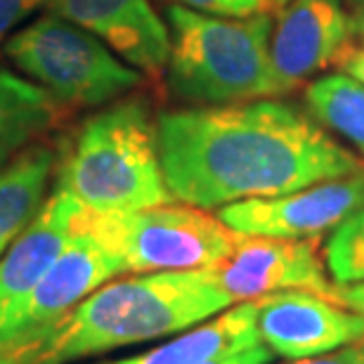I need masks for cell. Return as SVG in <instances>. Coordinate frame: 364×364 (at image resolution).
I'll return each instance as SVG.
<instances>
[{
    "label": "cell",
    "instance_id": "15",
    "mask_svg": "<svg viewBox=\"0 0 364 364\" xmlns=\"http://www.w3.org/2000/svg\"><path fill=\"white\" fill-rule=\"evenodd\" d=\"M57 154L60 147L38 140L0 166V258L46 203Z\"/></svg>",
    "mask_w": 364,
    "mask_h": 364
},
{
    "label": "cell",
    "instance_id": "7",
    "mask_svg": "<svg viewBox=\"0 0 364 364\" xmlns=\"http://www.w3.org/2000/svg\"><path fill=\"white\" fill-rule=\"evenodd\" d=\"M364 206V171L315 182L296 192L244 199L218 208V218L237 235L322 239Z\"/></svg>",
    "mask_w": 364,
    "mask_h": 364
},
{
    "label": "cell",
    "instance_id": "20",
    "mask_svg": "<svg viewBox=\"0 0 364 364\" xmlns=\"http://www.w3.org/2000/svg\"><path fill=\"white\" fill-rule=\"evenodd\" d=\"M41 7H46V0H0V48L14 28Z\"/></svg>",
    "mask_w": 364,
    "mask_h": 364
},
{
    "label": "cell",
    "instance_id": "6",
    "mask_svg": "<svg viewBox=\"0 0 364 364\" xmlns=\"http://www.w3.org/2000/svg\"><path fill=\"white\" fill-rule=\"evenodd\" d=\"M3 53L62 107L97 109L142 85V74L85 28L48 12L14 31Z\"/></svg>",
    "mask_w": 364,
    "mask_h": 364
},
{
    "label": "cell",
    "instance_id": "10",
    "mask_svg": "<svg viewBox=\"0 0 364 364\" xmlns=\"http://www.w3.org/2000/svg\"><path fill=\"white\" fill-rule=\"evenodd\" d=\"M355 19L343 0H289L272 21L270 57L287 92L338 67L353 46Z\"/></svg>",
    "mask_w": 364,
    "mask_h": 364
},
{
    "label": "cell",
    "instance_id": "14",
    "mask_svg": "<svg viewBox=\"0 0 364 364\" xmlns=\"http://www.w3.org/2000/svg\"><path fill=\"white\" fill-rule=\"evenodd\" d=\"M256 343H263L258 333V301H246L192 329L176 333L166 343L137 353L133 358L105 364H192Z\"/></svg>",
    "mask_w": 364,
    "mask_h": 364
},
{
    "label": "cell",
    "instance_id": "9",
    "mask_svg": "<svg viewBox=\"0 0 364 364\" xmlns=\"http://www.w3.org/2000/svg\"><path fill=\"white\" fill-rule=\"evenodd\" d=\"M258 333L274 358H319L364 341V315L331 296L277 291L258 298Z\"/></svg>",
    "mask_w": 364,
    "mask_h": 364
},
{
    "label": "cell",
    "instance_id": "2",
    "mask_svg": "<svg viewBox=\"0 0 364 364\" xmlns=\"http://www.w3.org/2000/svg\"><path fill=\"white\" fill-rule=\"evenodd\" d=\"M213 267L107 282L64 315L0 343V364H69L171 338L232 308Z\"/></svg>",
    "mask_w": 364,
    "mask_h": 364
},
{
    "label": "cell",
    "instance_id": "11",
    "mask_svg": "<svg viewBox=\"0 0 364 364\" xmlns=\"http://www.w3.org/2000/svg\"><path fill=\"white\" fill-rule=\"evenodd\" d=\"M46 10L85 28L140 74L164 76L171 33L149 0H46Z\"/></svg>",
    "mask_w": 364,
    "mask_h": 364
},
{
    "label": "cell",
    "instance_id": "27",
    "mask_svg": "<svg viewBox=\"0 0 364 364\" xmlns=\"http://www.w3.org/2000/svg\"><path fill=\"white\" fill-rule=\"evenodd\" d=\"M346 3H348V5H353V7H358V5L362 3V0H346Z\"/></svg>",
    "mask_w": 364,
    "mask_h": 364
},
{
    "label": "cell",
    "instance_id": "19",
    "mask_svg": "<svg viewBox=\"0 0 364 364\" xmlns=\"http://www.w3.org/2000/svg\"><path fill=\"white\" fill-rule=\"evenodd\" d=\"M164 3L182 5L215 17H253V14L274 12L277 7L272 0H164Z\"/></svg>",
    "mask_w": 364,
    "mask_h": 364
},
{
    "label": "cell",
    "instance_id": "23",
    "mask_svg": "<svg viewBox=\"0 0 364 364\" xmlns=\"http://www.w3.org/2000/svg\"><path fill=\"white\" fill-rule=\"evenodd\" d=\"M338 69L343 74L353 76L362 88H364V38L360 41H353V46L346 50L343 60H341Z\"/></svg>",
    "mask_w": 364,
    "mask_h": 364
},
{
    "label": "cell",
    "instance_id": "21",
    "mask_svg": "<svg viewBox=\"0 0 364 364\" xmlns=\"http://www.w3.org/2000/svg\"><path fill=\"white\" fill-rule=\"evenodd\" d=\"M274 360L272 350L265 343H256L249 348H239V350H228L213 358L192 362V364H270Z\"/></svg>",
    "mask_w": 364,
    "mask_h": 364
},
{
    "label": "cell",
    "instance_id": "4",
    "mask_svg": "<svg viewBox=\"0 0 364 364\" xmlns=\"http://www.w3.org/2000/svg\"><path fill=\"white\" fill-rule=\"evenodd\" d=\"M272 12L215 17L182 5L166 7L171 53L166 88L189 107H223L287 92L272 67Z\"/></svg>",
    "mask_w": 364,
    "mask_h": 364
},
{
    "label": "cell",
    "instance_id": "25",
    "mask_svg": "<svg viewBox=\"0 0 364 364\" xmlns=\"http://www.w3.org/2000/svg\"><path fill=\"white\" fill-rule=\"evenodd\" d=\"M353 19H355V31H358V36H362V38H364V0L358 7H355Z\"/></svg>",
    "mask_w": 364,
    "mask_h": 364
},
{
    "label": "cell",
    "instance_id": "28",
    "mask_svg": "<svg viewBox=\"0 0 364 364\" xmlns=\"http://www.w3.org/2000/svg\"><path fill=\"white\" fill-rule=\"evenodd\" d=\"M362 315H364V312H362Z\"/></svg>",
    "mask_w": 364,
    "mask_h": 364
},
{
    "label": "cell",
    "instance_id": "17",
    "mask_svg": "<svg viewBox=\"0 0 364 364\" xmlns=\"http://www.w3.org/2000/svg\"><path fill=\"white\" fill-rule=\"evenodd\" d=\"M305 107L329 133L364 159V88L348 74L319 76L305 88Z\"/></svg>",
    "mask_w": 364,
    "mask_h": 364
},
{
    "label": "cell",
    "instance_id": "12",
    "mask_svg": "<svg viewBox=\"0 0 364 364\" xmlns=\"http://www.w3.org/2000/svg\"><path fill=\"white\" fill-rule=\"evenodd\" d=\"M81 208L74 196L55 189L24 232L7 246L0 258V343L10 336L21 305L76 235Z\"/></svg>",
    "mask_w": 364,
    "mask_h": 364
},
{
    "label": "cell",
    "instance_id": "5",
    "mask_svg": "<svg viewBox=\"0 0 364 364\" xmlns=\"http://www.w3.org/2000/svg\"><path fill=\"white\" fill-rule=\"evenodd\" d=\"M76 228L92 235L123 263V272H178L220 265L235 251L239 235L218 215L189 203L92 213L81 208Z\"/></svg>",
    "mask_w": 364,
    "mask_h": 364
},
{
    "label": "cell",
    "instance_id": "3",
    "mask_svg": "<svg viewBox=\"0 0 364 364\" xmlns=\"http://www.w3.org/2000/svg\"><path fill=\"white\" fill-rule=\"evenodd\" d=\"M57 189L92 213H128L176 201L159 156L156 116L142 95L88 116L57 154Z\"/></svg>",
    "mask_w": 364,
    "mask_h": 364
},
{
    "label": "cell",
    "instance_id": "16",
    "mask_svg": "<svg viewBox=\"0 0 364 364\" xmlns=\"http://www.w3.org/2000/svg\"><path fill=\"white\" fill-rule=\"evenodd\" d=\"M67 112L38 83L0 67V166L38 142Z\"/></svg>",
    "mask_w": 364,
    "mask_h": 364
},
{
    "label": "cell",
    "instance_id": "22",
    "mask_svg": "<svg viewBox=\"0 0 364 364\" xmlns=\"http://www.w3.org/2000/svg\"><path fill=\"white\" fill-rule=\"evenodd\" d=\"M284 364H364V341L353 346H346L341 350L319 355V358H305V360H289Z\"/></svg>",
    "mask_w": 364,
    "mask_h": 364
},
{
    "label": "cell",
    "instance_id": "1",
    "mask_svg": "<svg viewBox=\"0 0 364 364\" xmlns=\"http://www.w3.org/2000/svg\"><path fill=\"white\" fill-rule=\"evenodd\" d=\"M156 137L173 199L206 210L364 171L310 112L272 97L166 109Z\"/></svg>",
    "mask_w": 364,
    "mask_h": 364
},
{
    "label": "cell",
    "instance_id": "24",
    "mask_svg": "<svg viewBox=\"0 0 364 364\" xmlns=\"http://www.w3.org/2000/svg\"><path fill=\"white\" fill-rule=\"evenodd\" d=\"M329 296L333 301L348 305V308L364 312V284H348V287H336V284H333Z\"/></svg>",
    "mask_w": 364,
    "mask_h": 364
},
{
    "label": "cell",
    "instance_id": "18",
    "mask_svg": "<svg viewBox=\"0 0 364 364\" xmlns=\"http://www.w3.org/2000/svg\"><path fill=\"white\" fill-rule=\"evenodd\" d=\"M324 263L336 287L364 284V206L329 235Z\"/></svg>",
    "mask_w": 364,
    "mask_h": 364
},
{
    "label": "cell",
    "instance_id": "13",
    "mask_svg": "<svg viewBox=\"0 0 364 364\" xmlns=\"http://www.w3.org/2000/svg\"><path fill=\"white\" fill-rule=\"evenodd\" d=\"M119 274H123V263L116 258V253L88 232L76 228V235L71 237L62 256L55 260L38 287L26 298V303L21 305L7 338L64 315Z\"/></svg>",
    "mask_w": 364,
    "mask_h": 364
},
{
    "label": "cell",
    "instance_id": "26",
    "mask_svg": "<svg viewBox=\"0 0 364 364\" xmlns=\"http://www.w3.org/2000/svg\"><path fill=\"white\" fill-rule=\"evenodd\" d=\"M272 3H274L277 7H282V5H287V3H289V0H272Z\"/></svg>",
    "mask_w": 364,
    "mask_h": 364
},
{
    "label": "cell",
    "instance_id": "8",
    "mask_svg": "<svg viewBox=\"0 0 364 364\" xmlns=\"http://www.w3.org/2000/svg\"><path fill=\"white\" fill-rule=\"evenodd\" d=\"M213 270L220 289L235 305L277 291L303 289L329 296L333 289L322 239L239 235L235 251Z\"/></svg>",
    "mask_w": 364,
    "mask_h": 364
}]
</instances>
